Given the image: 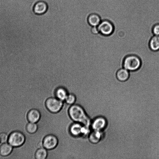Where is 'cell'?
Here are the masks:
<instances>
[{
  "mask_svg": "<svg viewBox=\"0 0 159 159\" xmlns=\"http://www.w3.org/2000/svg\"><path fill=\"white\" fill-rule=\"evenodd\" d=\"M46 109L51 113L56 114L62 109L63 101L57 98L50 97L47 99L45 102Z\"/></svg>",
  "mask_w": 159,
  "mask_h": 159,
  "instance_id": "3957f363",
  "label": "cell"
},
{
  "mask_svg": "<svg viewBox=\"0 0 159 159\" xmlns=\"http://www.w3.org/2000/svg\"><path fill=\"white\" fill-rule=\"evenodd\" d=\"M55 95L58 99L63 101L65 100L68 94L65 89L59 88L56 90Z\"/></svg>",
  "mask_w": 159,
  "mask_h": 159,
  "instance_id": "e0dca14e",
  "label": "cell"
},
{
  "mask_svg": "<svg viewBox=\"0 0 159 159\" xmlns=\"http://www.w3.org/2000/svg\"><path fill=\"white\" fill-rule=\"evenodd\" d=\"M105 123V119L102 118H98L94 120L92 127L94 131H99L104 127Z\"/></svg>",
  "mask_w": 159,
  "mask_h": 159,
  "instance_id": "30bf717a",
  "label": "cell"
},
{
  "mask_svg": "<svg viewBox=\"0 0 159 159\" xmlns=\"http://www.w3.org/2000/svg\"><path fill=\"white\" fill-rule=\"evenodd\" d=\"M141 63L140 59L136 56L129 55L124 60L123 67L129 71H134L139 69Z\"/></svg>",
  "mask_w": 159,
  "mask_h": 159,
  "instance_id": "7a4b0ae2",
  "label": "cell"
},
{
  "mask_svg": "<svg viewBox=\"0 0 159 159\" xmlns=\"http://www.w3.org/2000/svg\"><path fill=\"white\" fill-rule=\"evenodd\" d=\"M41 117L39 111L35 109L30 110L28 115V118L30 122L36 123L39 121Z\"/></svg>",
  "mask_w": 159,
  "mask_h": 159,
  "instance_id": "ba28073f",
  "label": "cell"
},
{
  "mask_svg": "<svg viewBox=\"0 0 159 159\" xmlns=\"http://www.w3.org/2000/svg\"><path fill=\"white\" fill-rule=\"evenodd\" d=\"M88 21L92 27H98L101 21L100 17L96 14H93L88 17Z\"/></svg>",
  "mask_w": 159,
  "mask_h": 159,
  "instance_id": "7c38bea8",
  "label": "cell"
},
{
  "mask_svg": "<svg viewBox=\"0 0 159 159\" xmlns=\"http://www.w3.org/2000/svg\"><path fill=\"white\" fill-rule=\"evenodd\" d=\"M43 147L47 150L54 149L58 145V139L57 137L52 134H49L44 137L43 140Z\"/></svg>",
  "mask_w": 159,
  "mask_h": 159,
  "instance_id": "5b68a950",
  "label": "cell"
},
{
  "mask_svg": "<svg viewBox=\"0 0 159 159\" xmlns=\"http://www.w3.org/2000/svg\"><path fill=\"white\" fill-rule=\"evenodd\" d=\"M68 114L73 121L89 127L91 125L89 119L87 117L82 107L78 105H73L68 110Z\"/></svg>",
  "mask_w": 159,
  "mask_h": 159,
  "instance_id": "6da1fadb",
  "label": "cell"
},
{
  "mask_svg": "<svg viewBox=\"0 0 159 159\" xmlns=\"http://www.w3.org/2000/svg\"><path fill=\"white\" fill-rule=\"evenodd\" d=\"M91 31L92 33L94 35H97L100 33L97 27H92L91 29Z\"/></svg>",
  "mask_w": 159,
  "mask_h": 159,
  "instance_id": "7402d4cb",
  "label": "cell"
},
{
  "mask_svg": "<svg viewBox=\"0 0 159 159\" xmlns=\"http://www.w3.org/2000/svg\"><path fill=\"white\" fill-rule=\"evenodd\" d=\"M152 32L154 35L159 36V24L154 26L152 29Z\"/></svg>",
  "mask_w": 159,
  "mask_h": 159,
  "instance_id": "44dd1931",
  "label": "cell"
},
{
  "mask_svg": "<svg viewBox=\"0 0 159 159\" xmlns=\"http://www.w3.org/2000/svg\"><path fill=\"white\" fill-rule=\"evenodd\" d=\"M48 6L44 2L39 1L35 4L34 7V11L36 14H42L46 11Z\"/></svg>",
  "mask_w": 159,
  "mask_h": 159,
  "instance_id": "9c48e42d",
  "label": "cell"
},
{
  "mask_svg": "<svg viewBox=\"0 0 159 159\" xmlns=\"http://www.w3.org/2000/svg\"><path fill=\"white\" fill-rule=\"evenodd\" d=\"M8 137L7 135L5 133L0 134V141L3 143H5L8 140Z\"/></svg>",
  "mask_w": 159,
  "mask_h": 159,
  "instance_id": "ffe728a7",
  "label": "cell"
},
{
  "mask_svg": "<svg viewBox=\"0 0 159 159\" xmlns=\"http://www.w3.org/2000/svg\"><path fill=\"white\" fill-rule=\"evenodd\" d=\"M97 27L100 32L105 36H109L112 34L114 31L113 25L108 20L101 21Z\"/></svg>",
  "mask_w": 159,
  "mask_h": 159,
  "instance_id": "8992f818",
  "label": "cell"
},
{
  "mask_svg": "<svg viewBox=\"0 0 159 159\" xmlns=\"http://www.w3.org/2000/svg\"><path fill=\"white\" fill-rule=\"evenodd\" d=\"M48 152L45 148H39L35 153V158L37 159H45L48 156Z\"/></svg>",
  "mask_w": 159,
  "mask_h": 159,
  "instance_id": "9a60e30c",
  "label": "cell"
},
{
  "mask_svg": "<svg viewBox=\"0 0 159 159\" xmlns=\"http://www.w3.org/2000/svg\"><path fill=\"white\" fill-rule=\"evenodd\" d=\"M117 77L120 81H125L127 80L130 76V72L124 68L119 70L117 72Z\"/></svg>",
  "mask_w": 159,
  "mask_h": 159,
  "instance_id": "8fae6325",
  "label": "cell"
},
{
  "mask_svg": "<svg viewBox=\"0 0 159 159\" xmlns=\"http://www.w3.org/2000/svg\"><path fill=\"white\" fill-rule=\"evenodd\" d=\"M25 140L24 136L22 133L19 131L12 133L8 139L9 143L14 147H19L23 144Z\"/></svg>",
  "mask_w": 159,
  "mask_h": 159,
  "instance_id": "277c9868",
  "label": "cell"
},
{
  "mask_svg": "<svg viewBox=\"0 0 159 159\" xmlns=\"http://www.w3.org/2000/svg\"><path fill=\"white\" fill-rule=\"evenodd\" d=\"M100 138L101 135L99 131H94L89 135V140L91 143L96 144L100 141Z\"/></svg>",
  "mask_w": 159,
  "mask_h": 159,
  "instance_id": "2e32d148",
  "label": "cell"
},
{
  "mask_svg": "<svg viewBox=\"0 0 159 159\" xmlns=\"http://www.w3.org/2000/svg\"><path fill=\"white\" fill-rule=\"evenodd\" d=\"M81 124L76 123H73L70 128V134L74 137L78 136L82 134H86L89 132L87 127H83Z\"/></svg>",
  "mask_w": 159,
  "mask_h": 159,
  "instance_id": "52a82bcc",
  "label": "cell"
},
{
  "mask_svg": "<svg viewBox=\"0 0 159 159\" xmlns=\"http://www.w3.org/2000/svg\"><path fill=\"white\" fill-rule=\"evenodd\" d=\"M150 48L154 51L159 50V36L154 35L149 43Z\"/></svg>",
  "mask_w": 159,
  "mask_h": 159,
  "instance_id": "4fadbf2b",
  "label": "cell"
},
{
  "mask_svg": "<svg viewBox=\"0 0 159 159\" xmlns=\"http://www.w3.org/2000/svg\"><path fill=\"white\" fill-rule=\"evenodd\" d=\"M76 100V98L74 94H68L66 99L65 102L68 105H74Z\"/></svg>",
  "mask_w": 159,
  "mask_h": 159,
  "instance_id": "d6986e66",
  "label": "cell"
},
{
  "mask_svg": "<svg viewBox=\"0 0 159 159\" xmlns=\"http://www.w3.org/2000/svg\"><path fill=\"white\" fill-rule=\"evenodd\" d=\"M38 128L36 123L30 122L27 125V129L28 132L30 134H34Z\"/></svg>",
  "mask_w": 159,
  "mask_h": 159,
  "instance_id": "ac0fdd59",
  "label": "cell"
},
{
  "mask_svg": "<svg viewBox=\"0 0 159 159\" xmlns=\"http://www.w3.org/2000/svg\"><path fill=\"white\" fill-rule=\"evenodd\" d=\"M12 147L10 144L3 143L0 147V154L3 156L8 155L12 151Z\"/></svg>",
  "mask_w": 159,
  "mask_h": 159,
  "instance_id": "5bb4252c",
  "label": "cell"
}]
</instances>
